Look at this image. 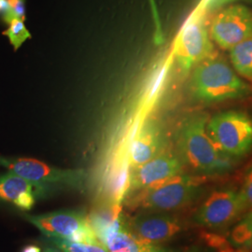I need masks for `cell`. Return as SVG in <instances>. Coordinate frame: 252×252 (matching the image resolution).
Wrapping results in <instances>:
<instances>
[{"instance_id":"6da1fadb","label":"cell","mask_w":252,"mask_h":252,"mask_svg":"<svg viewBox=\"0 0 252 252\" xmlns=\"http://www.w3.org/2000/svg\"><path fill=\"white\" fill-rule=\"evenodd\" d=\"M208 117L197 113L187 118L177 135V149L184 165L198 176H217L229 171L233 159L221 153L207 134Z\"/></svg>"},{"instance_id":"7a4b0ae2","label":"cell","mask_w":252,"mask_h":252,"mask_svg":"<svg viewBox=\"0 0 252 252\" xmlns=\"http://www.w3.org/2000/svg\"><path fill=\"white\" fill-rule=\"evenodd\" d=\"M204 177L180 174L153 187L126 196L123 205L132 209L175 212L188 207L203 192Z\"/></svg>"},{"instance_id":"3957f363","label":"cell","mask_w":252,"mask_h":252,"mask_svg":"<svg viewBox=\"0 0 252 252\" xmlns=\"http://www.w3.org/2000/svg\"><path fill=\"white\" fill-rule=\"evenodd\" d=\"M193 97L204 103H219L247 97L252 88L223 59L212 56L199 63L190 79Z\"/></svg>"},{"instance_id":"277c9868","label":"cell","mask_w":252,"mask_h":252,"mask_svg":"<svg viewBox=\"0 0 252 252\" xmlns=\"http://www.w3.org/2000/svg\"><path fill=\"white\" fill-rule=\"evenodd\" d=\"M207 134L217 148L231 159L252 150V118L243 111L227 110L208 119Z\"/></svg>"},{"instance_id":"5b68a950","label":"cell","mask_w":252,"mask_h":252,"mask_svg":"<svg viewBox=\"0 0 252 252\" xmlns=\"http://www.w3.org/2000/svg\"><path fill=\"white\" fill-rule=\"evenodd\" d=\"M206 15L202 9H195L181 27L177 37L174 55L180 71L185 75L215 54Z\"/></svg>"},{"instance_id":"8992f818","label":"cell","mask_w":252,"mask_h":252,"mask_svg":"<svg viewBox=\"0 0 252 252\" xmlns=\"http://www.w3.org/2000/svg\"><path fill=\"white\" fill-rule=\"evenodd\" d=\"M247 212L240 189L226 186L214 189L204 199L195 210L192 221L213 232L224 231Z\"/></svg>"},{"instance_id":"52a82bcc","label":"cell","mask_w":252,"mask_h":252,"mask_svg":"<svg viewBox=\"0 0 252 252\" xmlns=\"http://www.w3.org/2000/svg\"><path fill=\"white\" fill-rule=\"evenodd\" d=\"M0 166L47 189L52 185L82 189L88 179L84 169H62L31 158L0 156Z\"/></svg>"},{"instance_id":"ba28073f","label":"cell","mask_w":252,"mask_h":252,"mask_svg":"<svg viewBox=\"0 0 252 252\" xmlns=\"http://www.w3.org/2000/svg\"><path fill=\"white\" fill-rule=\"evenodd\" d=\"M25 218L47 238H63L82 243H100L84 211L59 210L40 215H26Z\"/></svg>"},{"instance_id":"9c48e42d","label":"cell","mask_w":252,"mask_h":252,"mask_svg":"<svg viewBox=\"0 0 252 252\" xmlns=\"http://www.w3.org/2000/svg\"><path fill=\"white\" fill-rule=\"evenodd\" d=\"M211 39L223 50H231L252 37V9L241 4L219 9L209 26Z\"/></svg>"},{"instance_id":"30bf717a","label":"cell","mask_w":252,"mask_h":252,"mask_svg":"<svg viewBox=\"0 0 252 252\" xmlns=\"http://www.w3.org/2000/svg\"><path fill=\"white\" fill-rule=\"evenodd\" d=\"M127 226L140 241L161 245L184 231L186 222L174 212L140 210L135 216H127Z\"/></svg>"},{"instance_id":"8fae6325","label":"cell","mask_w":252,"mask_h":252,"mask_svg":"<svg viewBox=\"0 0 252 252\" xmlns=\"http://www.w3.org/2000/svg\"><path fill=\"white\" fill-rule=\"evenodd\" d=\"M183 167L178 153L166 149L152 160L131 168L126 196L182 174Z\"/></svg>"},{"instance_id":"7c38bea8","label":"cell","mask_w":252,"mask_h":252,"mask_svg":"<svg viewBox=\"0 0 252 252\" xmlns=\"http://www.w3.org/2000/svg\"><path fill=\"white\" fill-rule=\"evenodd\" d=\"M166 150V137L162 126L150 119L131 139L127 148L128 162L131 168L152 160Z\"/></svg>"},{"instance_id":"4fadbf2b","label":"cell","mask_w":252,"mask_h":252,"mask_svg":"<svg viewBox=\"0 0 252 252\" xmlns=\"http://www.w3.org/2000/svg\"><path fill=\"white\" fill-rule=\"evenodd\" d=\"M48 189L8 171L0 176V201L9 202L22 210H31L36 198Z\"/></svg>"},{"instance_id":"5bb4252c","label":"cell","mask_w":252,"mask_h":252,"mask_svg":"<svg viewBox=\"0 0 252 252\" xmlns=\"http://www.w3.org/2000/svg\"><path fill=\"white\" fill-rule=\"evenodd\" d=\"M122 207L121 205H114L108 202H98L97 206L91 210L90 214L87 215L88 221L96 237L114 223L123 211Z\"/></svg>"},{"instance_id":"9a60e30c","label":"cell","mask_w":252,"mask_h":252,"mask_svg":"<svg viewBox=\"0 0 252 252\" xmlns=\"http://www.w3.org/2000/svg\"><path fill=\"white\" fill-rule=\"evenodd\" d=\"M230 60L235 72L240 77L252 81V37L233 47Z\"/></svg>"},{"instance_id":"2e32d148","label":"cell","mask_w":252,"mask_h":252,"mask_svg":"<svg viewBox=\"0 0 252 252\" xmlns=\"http://www.w3.org/2000/svg\"><path fill=\"white\" fill-rule=\"evenodd\" d=\"M228 243L234 250L249 252L252 250V212L248 211L234 225L228 236Z\"/></svg>"},{"instance_id":"e0dca14e","label":"cell","mask_w":252,"mask_h":252,"mask_svg":"<svg viewBox=\"0 0 252 252\" xmlns=\"http://www.w3.org/2000/svg\"><path fill=\"white\" fill-rule=\"evenodd\" d=\"M58 252H108L100 243H82L63 238H48Z\"/></svg>"},{"instance_id":"ac0fdd59","label":"cell","mask_w":252,"mask_h":252,"mask_svg":"<svg viewBox=\"0 0 252 252\" xmlns=\"http://www.w3.org/2000/svg\"><path fill=\"white\" fill-rule=\"evenodd\" d=\"M9 27L3 32V35L9 38L10 44L13 46L14 50H18L28 38L31 37V34L28 31L23 20L13 19L9 22Z\"/></svg>"},{"instance_id":"d6986e66","label":"cell","mask_w":252,"mask_h":252,"mask_svg":"<svg viewBox=\"0 0 252 252\" xmlns=\"http://www.w3.org/2000/svg\"><path fill=\"white\" fill-rule=\"evenodd\" d=\"M240 192L243 196L247 211H251L252 210V164L245 173Z\"/></svg>"},{"instance_id":"ffe728a7","label":"cell","mask_w":252,"mask_h":252,"mask_svg":"<svg viewBox=\"0 0 252 252\" xmlns=\"http://www.w3.org/2000/svg\"><path fill=\"white\" fill-rule=\"evenodd\" d=\"M235 1H238V0H203L199 9H202L206 13L212 12V11L219 10L229 4L234 3Z\"/></svg>"},{"instance_id":"44dd1931","label":"cell","mask_w":252,"mask_h":252,"mask_svg":"<svg viewBox=\"0 0 252 252\" xmlns=\"http://www.w3.org/2000/svg\"><path fill=\"white\" fill-rule=\"evenodd\" d=\"M9 7L14 16L17 19L25 21L26 19V2L25 0H8Z\"/></svg>"},{"instance_id":"7402d4cb","label":"cell","mask_w":252,"mask_h":252,"mask_svg":"<svg viewBox=\"0 0 252 252\" xmlns=\"http://www.w3.org/2000/svg\"><path fill=\"white\" fill-rule=\"evenodd\" d=\"M0 16L6 24H9L13 19H17L9 7L8 0H0Z\"/></svg>"},{"instance_id":"603a6c76","label":"cell","mask_w":252,"mask_h":252,"mask_svg":"<svg viewBox=\"0 0 252 252\" xmlns=\"http://www.w3.org/2000/svg\"><path fill=\"white\" fill-rule=\"evenodd\" d=\"M22 252H41V249L36 245H28L24 248Z\"/></svg>"},{"instance_id":"cb8c5ba5","label":"cell","mask_w":252,"mask_h":252,"mask_svg":"<svg viewBox=\"0 0 252 252\" xmlns=\"http://www.w3.org/2000/svg\"><path fill=\"white\" fill-rule=\"evenodd\" d=\"M185 252H207V251L199 246H193L191 248H189V250H187Z\"/></svg>"},{"instance_id":"d4e9b609","label":"cell","mask_w":252,"mask_h":252,"mask_svg":"<svg viewBox=\"0 0 252 252\" xmlns=\"http://www.w3.org/2000/svg\"><path fill=\"white\" fill-rule=\"evenodd\" d=\"M220 252H245V251H239V250H234V249H232V248H230V250L229 249H223L222 251Z\"/></svg>"},{"instance_id":"484cf974","label":"cell","mask_w":252,"mask_h":252,"mask_svg":"<svg viewBox=\"0 0 252 252\" xmlns=\"http://www.w3.org/2000/svg\"><path fill=\"white\" fill-rule=\"evenodd\" d=\"M58 252V250L55 249V248H49V249H46L45 252Z\"/></svg>"},{"instance_id":"4316f807","label":"cell","mask_w":252,"mask_h":252,"mask_svg":"<svg viewBox=\"0 0 252 252\" xmlns=\"http://www.w3.org/2000/svg\"><path fill=\"white\" fill-rule=\"evenodd\" d=\"M251 212H252V210H251Z\"/></svg>"}]
</instances>
